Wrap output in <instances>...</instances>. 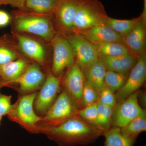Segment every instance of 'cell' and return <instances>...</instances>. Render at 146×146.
Returning <instances> with one entry per match:
<instances>
[{"mask_svg":"<svg viewBox=\"0 0 146 146\" xmlns=\"http://www.w3.org/2000/svg\"><path fill=\"white\" fill-rule=\"evenodd\" d=\"M59 78L52 72H48L43 86L37 92L35 100L34 108L40 117L45 115L56 100L60 90Z\"/></svg>","mask_w":146,"mask_h":146,"instance_id":"6","label":"cell"},{"mask_svg":"<svg viewBox=\"0 0 146 146\" xmlns=\"http://www.w3.org/2000/svg\"><path fill=\"white\" fill-rule=\"evenodd\" d=\"M139 18L140 16L130 20H119L108 16L103 25L110 28L122 36L127 34L132 29Z\"/></svg>","mask_w":146,"mask_h":146,"instance_id":"21","label":"cell"},{"mask_svg":"<svg viewBox=\"0 0 146 146\" xmlns=\"http://www.w3.org/2000/svg\"><path fill=\"white\" fill-rule=\"evenodd\" d=\"M146 78V55L145 52L138 58L125 83L117 92L115 95L116 100L121 102L136 92L143 85Z\"/></svg>","mask_w":146,"mask_h":146,"instance_id":"10","label":"cell"},{"mask_svg":"<svg viewBox=\"0 0 146 146\" xmlns=\"http://www.w3.org/2000/svg\"><path fill=\"white\" fill-rule=\"evenodd\" d=\"M51 42L53 49L52 72L57 76L74 64L75 55L68 39L61 35H55Z\"/></svg>","mask_w":146,"mask_h":146,"instance_id":"7","label":"cell"},{"mask_svg":"<svg viewBox=\"0 0 146 146\" xmlns=\"http://www.w3.org/2000/svg\"><path fill=\"white\" fill-rule=\"evenodd\" d=\"M18 46L24 54L38 63L43 65L46 61V51L41 44L34 39L22 35H16Z\"/></svg>","mask_w":146,"mask_h":146,"instance_id":"17","label":"cell"},{"mask_svg":"<svg viewBox=\"0 0 146 146\" xmlns=\"http://www.w3.org/2000/svg\"><path fill=\"white\" fill-rule=\"evenodd\" d=\"M57 0H26L25 6L36 13L49 14L54 12Z\"/></svg>","mask_w":146,"mask_h":146,"instance_id":"24","label":"cell"},{"mask_svg":"<svg viewBox=\"0 0 146 146\" xmlns=\"http://www.w3.org/2000/svg\"><path fill=\"white\" fill-rule=\"evenodd\" d=\"M3 117L0 116V125H1V121Z\"/></svg>","mask_w":146,"mask_h":146,"instance_id":"35","label":"cell"},{"mask_svg":"<svg viewBox=\"0 0 146 146\" xmlns=\"http://www.w3.org/2000/svg\"><path fill=\"white\" fill-rule=\"evenodd\" d=\"M76 105L65 90L58 96L53 104L44 115L41 117L38 127L57 125L77 115Z\"/></svg>","mask_w":146,"mask_h":146,"instance_id":"4","label":"cell"},{"mask_svg":"<svg viewBox=\"0 0 146 146\" xmlns=\"http://www.w3.org/2000/svg\"><path fill=\"white\" fill-rule=\"evenodd\" d=\"M99 101V95L96 90L87 81L85 82L82 92L81 103L86 106Z\"/></svg>","mask_w":146,"mask_h":146,"instance_id":"29","label":"cell"},{"mask_svg":"<svg viewBox=\"0 0 146 146\" xmlns=\"http://www.w3.org/2000/svg\"><path fill=\"white\" fill-rule=\"evenodd\" d=\"M37 92L20 95L12 109L7 115L10 121L19 125L31 133H39L38 124L41 117L35 112L34 108L35 100Z\"/></svg>","mask_w":146,"mask_h":146,"instance_id":"2","label":"cell"},{"mask_svg":"<svg viewBox=\"0 0 146 146\" xmlns=\"http://www.w3.org/2000/svg\"><path fill=\"white\" fill-rule=\"evenodd\" d=\"M105 146H133L136 138H131L124 135L121 128L114 127L104 133Z\"/></svg>","mask_w":146,"mask_h":146,"instance_id":"20","label":"cell"},{"mask_svg":"<svg viewBox=\"0 0 146 146\" xmlns=\"http://www.w3.org/2000/svg\"><path fill=\"white\" fill-rule=\"evenodd\" d=\"M98 112V103H96L78 110L77 115L87 123L95 126Z\"/></svg>","mask_w":146,"mask_h":146,"instance_id":"28","label":"cell"},{"mask_svg":"<svg viewBox=\"0 0 146 146\" xmlns=\"http://www.w3.org/2000/svg\"><path fill=\"white\" fill-rule=\"evenodd\" d=\"M11 18L7 12L0 10V27L6 26L10 23Z\"/></svg>","mask_w":146,"mask_h":146,"instance_id":"33","label":"cell"},{"mask_svg":"<svg viewBox=\"0 0 146 146\" xmlns=\"http://www.w3.org/2000/svg\"><path fill=\"white\" fill-rule=\"evenodd\" d=\"M122 37L123 43L131 54L138 58L145 52L146 24L140 16L132 29Z\"/></svg>","mask_w":146,"mask_h":146,"instance_id":"13","label":"cell"},{"mask_svg":"<svg viewBox=\"0 0 146 146\" xmlns=\"http://www.w3.org/2000/svg\"><path fill=\"white\" fill-rule=\"evenodd\" d=\"M11 96H7L0 92V116L3 117L8 115L12 108Z\"/></svg>","mask_w":146,"mask_h":146,"instance_id":"31","label":"cell"},{"mask_svg":"<svg viewBox=\"0 0 146 146\" xmlns=\"http://www.w3.org/2000/svg\"><path fill=\"white\" fill-rule=\"evenodd\" d=\"M17 52L6 36L0 37V66L18 59Z\"/></svg>","mask_w":146,"mask_h":146,"instance_id":"26","label":"cell"},{"mask_svg":"<svg viewBox=\"0 0 146 146\" xmlns=\"http://www.w3.org/2000/svg\"><path fill=\"white\" fill-rule=\"evenodd\" d=\"M46 78L40 65L35 62L30 64L23 74L8 86L16 85L17 91L20 95L31 94L40 90Z\"/></svg>","mask_w":146,"mask_h":146,"instance_id":"11","label":"cell"},{"mask_svg":"<svg viewBox=\"0 0 146 146\" xmlns=\"http://www.w3.org/2000/svg\"><path fill=\"white\" fill-rule=\"evenodd\" d=\"M67 39L74 53L76 63L82 71L98 60V55L95 45L81 35L72 33Z\"/></svg>","mask_w":146,"mask_h":146,"instance_id":"9","label":"cell"},{"mask_svg":"<svg viewBox=\"0 0 146 146\" xmlns=\"http://www.w3.org/2000/svg\"><path fill=\"white\" fill-rule=\"evenodd\" d=\"M77 33L95 45L107 42L123 43L121 35L104 25L93 27Z\"/></svg>","mask_w":146,"mask_h":146,"instance_id":"15","label":"cell"},{"mask_svg":"<svg viewBox=\"0 0 146 146\" xmlns=\"http://www.w3.org/2000/svg\"><path fill=\"white\" fill-rule=\"evenodd\" d=\"M144 5L143 12L141 14V20L145 24H146V0H143Z\"/></svg>","mask_w":146,"mask_h":146,"instance_id":"34","label":"cell"},{"mask_svg":"<svg viewBox=\"0 0 146 146\" xmlns=\"http://www.w3.org/2000/svg\"><path fill=\"white\" fill-rule=\"evenodd\" d=\"M39 133L60 146H76L94 143L104 132L77 115L57 125L39 127Z\"/></svg>","mask_w":146,"mask_h":146,"instance_id":"1","label":"cell"},{"mask_svg":"<svg viewBox=\"0 0 146 146\" xmlns=\"http://www.w3.org/2000/svg\"><path fill=\"white\" fill-rule=\"evenodd\" d=\"M80 0H57L56 20L60 28L66 33H74V21Z\"/></svg>","mask_w":146,"mask_h":146,"instance_id":"14","label":"cell"},{"mask_svg":"<svg viewBox=\"0 0 146 146\" xmlns=\"http://www.w3.org/2000/svg\"><path fill=\"white\" fill-rule=\"evenodd\" d=\"M128 73H121L107 70L105 78V86L113 92L118 91L125 83Z\"/></svg>","mask_w":146,"mask_h":146,"instance_id":"27","label":"cell"},{"mask_svg":"<svg viewBox=\"0 0 146 146\" xmlns=\"http://www.w3.org/2000/svg\"><path fill=\"white\" fill-rule=\"evenodd\" d=\"M15 27L21 32L27 33L51 41L55 35L51 22L46 17L19 16L15 20Z\"/></svg>","mask_w":146,"mask_h":146,"instance_id":"5","label":"cell"},{"mask_svg":"<svg viewBox=\"0 0 146 146\" xmlns=\"http://www.w3.org/2000/svg\"><path fill=\"white\" fill-rule=\"evenodd\" d=\"M108 16L99 0H80L74 21V33L102 25Z\"/></svg>","mask_w":146,"mask_h":146,"instance_id":"3","label":"cell"},{"mask_svg":"<svg viewBox=\"0 0 146 146\" xmlns=\"http://www.w3.org/2000/svg\"><path fill=\"white\" fill-rule=\"evenodd\" d=\"M99 59L107 70L121 73H128L136 64L138 58L131 53L115 56H99Z\"/></svg>","mask_w":146,"mask_h":146,"instance_id":"18","label":"cell"},{"mask_svg":"<svg viewBox=\"0 0 146 146\" xmlns=\"http://www.w3.org/2000/svg\"><path fill=\"white\" fill-rule=\"evenodd\" d=\"M116 96L109 88L105 86L99 95V101L102 104L114 108L116 105Z\"/></svg>","mask_w":146,"mask_h":146,"instance_id":"30","label":"cell"},{"mask_svg":"<svg viewBox=\"0 0 146 146\" xmlns=\"http://www.w3.org/2000/svg\"><path fill=\"white\" fill-rule=\"evenodd\" d=\"M121 129L125 136L136 138L138 134L146 130V114L135 118Z\"/></svg>","mask_w":146,"mask_h":146,"instance_id":"25","label":"cell"},{"mask_svg":"<svg viewBox=\"0 0 146 146\" xmlns=\"http://www.w3.org/2000/svg\"><path fill=\"white\" fill-rule=\"evenodd\" d=\"M98 112L95 126L104 132L110 128L113 108L98 102Z\"/></svg>","mask_w":146,"mask_h":146,"instance_id":"23","label":"cell"},{"mask_svg":"<svg viewBox=\"0 0 146 146\" xmlns=\"http://www.w3.org/2000/svg\"><path fill=\"white\" fill-rule=\"evenodd\" d=\"M29 65L26 60L21 58L0 66V90L19 78Z\"/></svg>","mask_w":146,"mask_h":146,"instance_id":"16","label":"cell"},{"mask_svg":"<svg viewBox=\"0 0 146 146\" xmlns=\"http://www.w3.org/2000/svg\"><path fill=\"white\" fill-rule=\"evenodd\" d=\"M26 0H0V6L10 5L13 7L23 9L25 8Z\"/></svg>","mask_w":146,"mask_h":146,"instance_id":"32","label":"cell"},{"mask_svg":"<svg viewBox=\"0 0 146 146\" xmlns=\"http://www.w3.org/2000/svg\"><path fill=\"white\" fill-rule=\"evenodd\" d=\"M138 97L136 91L114 108L112 123L114 127L121 128L135 118L146 114L138 103Z\"/></svg>","mask_w":146,"mask_h":146,"instance_id":"8","label":"cell"},{"mask_svg":"<svg viewBox=\"0 0 146 146\" xmlns=\"http://www.w3.org/2000/svg\"><path fill=\"white\" fill-rule=\"evenodd\" d=\"M85 78L83 71L76 63L70 67L63 79L64 90L68 92L76 105L82 102L86 82Z\"/></svg>","mask_w":146,"mask_h":146,"instance_id":"12","label":"cell"},{"mask_svg":"<svg viewBox=\"0 0 146 146\" xmlns=\"http://www.w3.org/2000/svg\"><path fill=\"white\" fill-rule=\"evenodd\" d=\"M98 55L106 56H115L131 53L123 43L107 42L95 44Z\"/></svg>","mask_w":146,"mask_h":146,"instance_id":"22","label":"cell"},{"mask_svg":"<svg viewBox=\"0 0 146 146\" xmlns=\"http://www.w3.org/2000/svg\"><path fill=\"white\" fill-rule=\"evenodd\" d=\"M86 81L93 86L98 95L105 86V78L107 69L98 59L84 70Z\"/></svg>","mask_w":146,"mask_h":146,"instance_id":"19","label":"cell"}]
</instances>
